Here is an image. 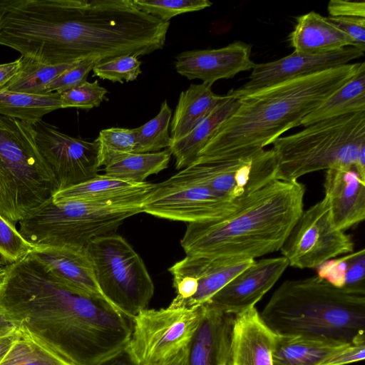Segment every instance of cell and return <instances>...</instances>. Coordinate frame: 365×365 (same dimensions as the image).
I'll use <instances>...</instances> for the list:
<instances>
[{"label": "cell", "instance_id": "1", "mask_svg": "<svg viewBox=\"0 0 365 365\" xmlns=\"http://www.w3.org/2000/svg\"><path fill=\"white\" fill-rule=\"evenodd\" d=\"M0 306L75 365L99 364L131 335V321L113 305L62 285L31 252L6 266Z\"/></svg>", "mask_w": 365, "mask_h": 365}, {"label": "cell", "instance_id": "2", "mask_svg": "<svg viewBox=\"0 0 365 365\" xmlns=\"http://www.w3.org/2000/svg\"><path fill=\"white\" fill-rule=\"evenodd\" d=\"M364 66V62L350 63L239 98L236 110L220 125L194 163L240 157L264 149L284 132L301 125L308 114Z\"/></svg>", "mask_w": 365, "mask_h": 365}, {"label": "cell", "instance_id": "3", "mask_svg": "<svg viewBox=\"0 0 365 365\" xmlns=\"http://www.w3.org/2000/svg\"><path fill=\"white\" fill-rule=\"evenodd\" d=\"M304 185L275 180L225 217L187 224L186 255L255 259L280 250L304 210Z\"/></svg>", "mask_w": 365, "mask_h": 365}, {"label": "cell", "instance_id": "4", "mask_svg": "<svg viewBox=\"0 0 365 365\" xmlns=\"http://www.w3.org/2000/svg\"><path fill=\"white\" fill-rule=\"evenodd\" d=\"M259 314L279 335L351 343L365 331V294L337 288L317 275L287 280Z\"/></svg>", "mask_w": 365, "mask_h": 365}, {"label": "cell", "instance_id": "5", "mask_svg": "<svg viewBox=\"0 0 365 365\" xmlns=\"http://www.w3.org/2000/svg\"><path fill=\"white\" fill-rule=\"evenodd\" d=\"M272 144L278 180L296 181L322 170L352 168L365 148V110L313 123Z\"/></svg>", "mask_w": 365, "mask_h": 365}, {"label": "cell", "instance_id": "6", "mask_svg": "<svg viewBox=\"0 0 365 365\" xmlns=\"http://www.w3.org/2000/svg\"><path fill=\"white\" fill-rule=\"evenodd\" d=\"M57 190L31 124L0 115V214L16 225Z\"/></svg>", "mask_w": 365, "mask_h": 365}, {"label": "cell", "instance_id": "7", "mask_svg": "<svg viewBox=\"0 0 365 365\" xmlns=\"http://www.w3.org/2000/svg\"><path fill=\"white\" fill-rule=\"evenodd\" d=\"M143 212L98 202H54L51 197L19 223L22 237L35 247H86L92 240L113 233L125 219Z\"/></svg>", "mask_w": 365, "mask_h": 365}, {"label": "cell", "instance_id": "8", "mask_svg": "<svg viewBox=\"0 0 365 365\" xmlns=\"http://www.w3.org/2000/svg\"><path fill=\"white\" fill-rule=\"evenodd\" d=\"M86 250L97 284L110 304L130 320L148 309L154 284L141 257L125 238L115 233L101 236Z\"/></svg>", "mask_w": 365, "mask_h": 365}, {"label": "cell", "instance_id": "9", "mask_svg": "<svg viewBox=\"0 0 365 365\" xmlns=\"http://www.w3.org/2000/svg\"><path fill=\"white\" fill-rule=\"evenodd\" d=\"M206 312L204 305L143 309L131 320L126 350L138 365L164 362L189 346Z\"/></svg>", "mask_w": 365, "mask_h": 365}, {"label": "cell", "instance_id": "10", "mask_svg": "<svg viewBox=\"0 0 365 365\" xmlns=\"http://www.w3.org/2000/svg\"><path fill=\"white\" fill-rule=\"evenodd\" d=\"M246 198L230 200L180 171L155 184L143 205V212L188 224L205 222L230 215Z\"/></svg>", "mask_w": 365, "mask_h": 365}, {"label": "cell", "instance_id": "11", "mask_svg": "<svg viewBox=\"0 0 365 365\" xmlns=\"http://www.w3.org/2000/svg\"><path fill=\"white\" fill-rule=\"evenodd\" d=\"M351 237L332 221L327 199L303 210L280 251L289 266L317 268L340 255L354 252Z\"/></svg>", "mask_w": 365, "mask_h": 365}, {"label": "cell", "instance_id": "12", "mask_svg": "<svg viewBox=\"0 0 365 365\" xmlns=\"http://www.w3.org/2000/svg\"><path fill=\"white\" fill-rule=\"evenodd\" d=\"M230 200L245 199L276 180L272 149L221 160L193 163L180 170Z\"/></svg>", "mask_w": 365, "mask_h": 365}, {"label": "cell", "instance_id": "13", "mask_svg": "<svg viewBox=\"0 0 365 365\" xmlns=\"http://www.w3.org/2000/svg\"><path fill=\"white\" fill-rule=\"evenodd\" d=\"M255 260L186 255L168 269L176 293L168 307L190 309L206 304Z\"/></svg>", "mask_w": 365, "mask_h": 365}, {"label": "cell", "instance_id": "14", "mask_svg": "<svg viewBox=\"0 0 365 365\" xmlns=\"http://www.w3.org/2000/svg\"><path fill=\"white\" fill-rule=\"evenodd\" d=\"M31 126L37 148L56 179L58 190L98 175V148L95 141L71 137L42 120Z\"/></svg>", "mask_w": 365, "mask_h": 365}, {"label": "cell", "instance_id": "15", "mask_svg": "<svg viewBox=\"0 0 365 365\" xmlns=\"http://www.w3.org/2000/svg\"><path fill=\"white\" fill-rule=\"evenodd\" d=\"M364 54V51L355 46L317 55L294 51L278 60L255 63L248 81L237 89L230 90L227 94L239 99L283 82L350 63Z\"/></svg>", "mask_w": 365, "mask_h": 365}, {"label": "cell", "instance_id": "16", "mask_svg": "<svg viewBox=\"0 0 365 365\" xmlns=\"http://www.w3.org/2000/svg\"><path fill=\"white\" fill-rule=\"evenodd\" d=\"M288 266L283 256L255 260L204 306L232 315L255 307Z\"/></svg>", "mask_w": 365, "mask_h": 365}, {"label": "cell", "instance_id": "17", "mask_svg": "<svg viewBox=\"0 0 365 365\" xmlns=\"http://www.w3.org/2000/svg\"><path fill=\"white\" fill-rule=\"evenodd\" d=\"M251 45L237 41L220 48L186 51L176 56L175 67L189 80L213 84L252 69L255 63L251 59Z\"/></svg>", "mask_w": 365, "mask_h": 365}, {"label": "cell", "instance_id": "18", "mask_svg": "<svg viewBox=\"0 0 365 365\" xmlns=\"http://www.w3.org/2000/svg\"><path fill=\"white\" fill-rule=\"evenodd\" d=\"M155 184L135 182L98 174L91 179L56 191L54 202L86 201L120 207L143 208Z\"/></svg>", "mask_w": 365, "mask_h": 365}, {"label": "cell", "instance_id": "19", "mask_svg": "<svg viewBox=\"0 0 365 365\" xmlns=\"http://www.w3.org/2000/svg\"><path fill=\"white\" fill-rule=\"evenodd\" d=\"M31 252L62 285L108 302L97 284L86 247L68 245L36 247Z\"/></svg>", "mask_w": 365, "mask_h": 365}, {"label": "cell", "instance_id": "20", "mask_svg": "<svg viewBox=\"0 0 365 365\" xmlns=\"http://www.w3.org/2000/svg\"><path fill=\"white\" fill-rule=\"evenodd\" d=\"M277 334L252 307L234 317L230 346V365H273Z\"/></svg>", "mask_w": 365, "mask_h": 365}, {"label": "cell", "instance_id": "21", "mask_svg": "<svg viewBox=\"0 0 365 365\" xmlns=\"http://www.w3.org/2000/svg\"><path fill=\"white\" fill-rule=\"evenodd\" d=\"M324 188L334 226L344 231L365 218V180L354 168L326 171Z\"/></svg>", "mask_w": 365, "mask_h": 365}, {"label": "cell", "instance_id": "22", "mask_svg": "<svg viewBox=\"0 0 365 365\" xmlns=\"http://www.w3.org/2000/svg\"><path fill=\"white\" fill-rule=\"evenodd\" d=\"M234 317L207 308L189 345L186 365H228Z\"/></svg>", "mask_w": 365, "mask_h": 365}, {"label": "cell", "instance_id": "23", "mask_svg": "<svg viewBox=\"0 0 365 365\" xmlns=\"http://www.w3.org/2000/svg\"><path fill=\"white\" fill-rule=\"evenodd\" d=\"M289 40L295 51L314 55L335 52L347 46L356 47L347 35L314 11L297 18Z\"/></svg>", "mask_w": 365, "mask_h": 365}, {"label": "cell", "instance_id": "24", "mask_svg": "<svg viewBox=\"0 0 365 365\" xmlns=\"http://www.w3.org/2000/svg\"><path fill=\"white\" fill-rule=\"evenodd\" d=\"M348 344L334 339L277 334L273 365H324Z\"/></svg>", "mask_w": 365, "mask_h": 365}, {"label": "cell", "instance_id": "25", "mask_svg": "<svg viewBox=\"0 0 365 365\" xmlns=\"http://www.w3.org/2000/svg\"><path fill=\"white\" fill-rule=\"evenodd\" d=\"M239 104V99L227 93L212 111L188 135L171 143L168 150L175 158L176 169L181 170L195 162L217 129L236 110Z\"/></svg>", "mask_w": 365, "mask_h": 365}, {"label": "cell", "instance_id": "26", "mask_svg": "<svg viewBox=\"0 0 365 365\" xmlns=\"http://www.w3.org/2000/svg\"><path fill=\"white\" fill-rule=\"evenodd\" d=\"M212 85L190 84L180 93L170 123L171 143L188 135L224 98L212 91Z\"/></svg>", "mask_w": 365, "mask_h": 365}, {"label": "cell", "instance_id": "27", "mask_svg": "<svg viewBox=\"0 0 365 365\" xmlns=\"http://www.w3.org/2000/svg\"><path fill=\"white\" fill-rule=\"evenodd\" d=\"M365 110V66L308 114L301 125Z\"/></svg>", "mask_w": 365, "mask_h": 365}, {"label": "cell", "instance_id": "28", "mask_svg": "<svg viewBox=\"0 0 365 365\" xmlns=\"http://www.w3.org/2000/svg\"><path fill=\"white\" fill-rule=\"evenodd\" d=\"M0 365H75L43 339L23 327Z\"/></svg>", "mask_w": 365, "mask_h": 365}, {"label": "cell", "instance_id": "29", "mask_svg": "<svg viewBox=\"0 0 365 365\" xmlns=\"http://www.w3.org/2000/svg\"><path fill=\"white\" fill-rule=\"evenodd\" d=\"M64 108L61 94H27L0 88V115L16 118L29 124L42 120L46 114Z\"/></svg>", "mask_w": 365, "mask_h": 365}, {"label": "cell", "instance_id": "30", "mask_svg": "<svg viewBox=\"0 0 365 365\" xmlns=\"http://www.w3.org/2000/svg\"><path fill=\"white\" fill-rule=\"evenodd\" d=\"M19 58L20 66L16 75L3 88L10 91L34 95L47 94L48 87L53 80L78 62L47 65L27 56H21Z\"/></svg>", "mask_w": 365, "mask_h": 365}, {"label": "cell", "instance_id": "31", "mask_svg": "<svg viewBox=\"0 0 365 365\" xmlns=\"http://www.w3.org/2000/svg\"><path fill=\"white\" fill-rule=\"evenodd\" d=\"M171 158L168 149L155 153H132L105 166V174L126 180L143 182L150 175L167 168Z\"/></svg>", "mask_w": 365, "mask_h": 365}, {"label": "cell", "instance_id": "32", "mask_svg": "<svg viewBox=\"0 0 365 365\" xmlns=\"http://www.w3.org/2000/svg\"><path fill=\"white\" fill-rule=\"evenodd\" d=\"M172 110L165 100L159 113L153 118L135 129V146L133 153H155L169 148L171 138L169 127Z\"/></svg>", "mask_w": 365, "mask_h": 365}, {"label": "cell", "instance_id": "33", "mask_svg": "<svg viewBox=\"0 0 365 365\" xmlns=\"http://www.w3.org/2000/svg\"><path fill=\"white\" fill-rule=\"evenodd\" d=\"M95 142L99 168L134 152L135 129L110 128L101 130Z\"/></svg>", "mask_w": 365, "mask_h": 365}, {"label": "cell", "instance_id": "34", "mask_svg": "<svg viewBox=\"0 0 365 365\" xmlns=\"http://www.w3.org/2000/svg\"><path fill=\"white\" fill-rule=\"evenodd\" d=\"M139 10L163 21L179 14L202 10L212 3L208 0H132Z\"/></svg>", "mask_w": 365, "mask_h": 365}, {"label": "cell", "instance_id": "35", "mask_svg": "<svg viewBox=\"0 0 365 365\" xmlns=\"http://www.w3.org/2000/svg\"><path fill=\"white\" fill-rule=\"evenodd\" d=\"M141 63L137 56H120L97 63L93 68V76L120 83L133 81L142 73Z\"/></svg>", "mask_w": 365, "mask_h": 365}, {"label": "cell", "instance_id": "36", "mask_svg": "<svg viewBox=\"0 0 365 365\" xmlns=\"http://www.w3.org/2000/svg\"><path fill=\"white\" fill-rule=\"evenodd\" d=\"M35 247L22 237L16 225L0 214V257L4 262L14 263Z\"/></svg>", "mask_w": 365, "mask_h": 365}, {"label": "cell", "instance_id": "37", "mask_svg": "<svg viewBox=\"0 0 365 365\" xmlns=\"http://www.w3.org/2000/svg\"><path fill=\"white\" fill-rule=\"evenodd\" d=\"M107 90L98 81L83 83L61 94L63 108L90 110L98 107L105 100Z\"/></svg>", "mask_w": 365, "mask_h": 365}, {"label": "cell", "instance_id": "38", "mask_svg": "<svg viewBox=\"0 0 365 365\" xmlns=\"http://www.w3.org/2000/svg\"><path fill=\"white\" fill-rule=\"evenodd\" d=\"M98 62V60L94 59L77 62L53 80L48 87L47 93L56 92L61 94L83 83L86 81L88 73Z\"/></svg>", "mask_w": 365, "mask_h": 365}, {"label": "cell", "instance_id": "39", "mask_svg": "<svg viewBox=\"0 0 365 365\" xmlns=\"http://www.w3.org/2000/svg\"><path fill=\"white\" fill-rule=\"evenodd\" d=\"M349 292L365 294V250L351 252L344 284L342 288Z\"/></svg>", "mask_w": 365, "mask_h": 365}, {"label": "cell", "instance_id": "40", "mask_svg": "<svg viewBox=\"0 0 365 365\" xmlns=\"http://www.w3.org/2000/svg\"><path fill=\"white\" fill-rule=\"evenodd\" d=\"M327 21L347 35L355 46L365 51V18L362 17H326Z\"/></svg>", "mask_w": 365, "mask_h": 365}, {"label": "cell", "instance_id": "41", "mask_svg": "<svg viewBox=\"0 0 365 365\" xmlns=\"http://www.w3.org/2000/svg\"><path fill=\"white\" fill-rule=\"evenodd\" d=\"M365 358V334H359L351 343L333 355L324 365H346Z\"/></svg>", "mask_w": 365, "mask_h": 365}, {"label": "cell", "instance_id": "42", "mask_svg": "<svg viewBox=\"0 0 365 365\" xmlns=\"http://www.w3.org/2000/svg\"><path fill=\"white\" fill-rule=\"evenodd\" d=\"M327 10L330 16L365 18L364 1L331 0Z\"/></svg>", "mask_w": 365, "mask_h": 365}, {"label": "cell", "instance_id": "43", "mask_svg": "<svg viewBox=\"0 0 365 365\" xmlns=\"http://www.w3.org/2000/svg\"><path fill=\"white\" fill-rule=\"evenodd\" d=\"M19 66L20 58L0 64V88L4 87L16 75Z\"/></svg>", "mask_w": 365, "mask_h": 365}, {"label": "cell", "instance_id": "44", "mask_svg": "<svg viewBox=\"0 0 365 365\" xmlns=\"http://www.w3.org/2000/svg\"><path fill=\"white\" fill-rule=\"evenodd\" d=\"M98 365H138L125 349L109 357Z\"/></svg>", "mask_w": 365, "mask_h": 365}, {"label": "cell", "instance_id": "45", "mask_svg": "<svg viewBox=\"0 0 365 365\" xmlns=\"http://www.w3.org/2000/svg\"><path fill=\"white\" fill-rule=\"evenodd\" d=\"M18 329L0 336V361L7 353L18 335Z\"/></svg>", "mask_w": 365, "mask_h": 365}, {"label": "cell", "instance_id": "46", "mask_svg": "<svg viewBox=\"0 0 365 365\" xmlns=\"http://www.w3.org/2000/svg\"><path fill=\"white\" fill-rule=\"evenodd\" d=\"M17 328L18 327L0 306V336L9 333Z\"/></svg>", "mask_w": 365, "mask_h": 365}, {"label": "cell", "instance_id": "47", "mask_svg": "<svg viewBox=\"0 0 365 365\" xmlns=\"http://www.w3.org/2000/svg\"><path fill=\"white\" fill-rule=\"evenodd\" d=\"M189 347V346H188ZM188 347L182 350L173 358L161 363L153 365H186L188 353Z\"/></svg>", "mask_w": 365, "mask_h": 365}, {"label": "cell", "instance_id": "48", "mask_svg": "<svg viewBox=\"0 0 365 365\" xmlns=\"http://www.w3.org/2000/svg\"><path fill=\"white\" fill-rule=\"evenodd\" d=\"M354 168L359 177L365 180V148L361 150Z\"/></svg>", "mask_w": 365, "mask_h": 365}, {"label": "cell", "instance_id": "49", "mask_svg": "<svg viewBox=\"0 0 365 365\" xmlns=\"http://www.w3.org/2000/svg\"><path fill=\"white\" fill-rule=\"evenodd\" d=\"M228 365H230V364H228Z\"/></svg>", "mask_w": 365, "mask_h": 365}]
</instances>
